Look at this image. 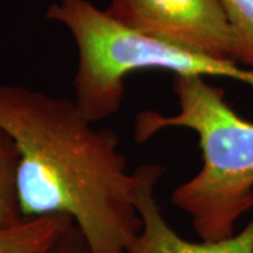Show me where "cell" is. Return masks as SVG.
Returning a JSON list of instances; mask_svg holds the SVG:
<instances>
[{"label":"cell","mask_w":253,"mask_h":253,"mask_svg":"<svg viewBox=\"0 0 253 253\" xmlns=\"http://www.w3.org/2000/svg\"><path fill=\"white\" fill-rule=\"evenodd\" d=\"M75 100L0 83V126L17 145L24 218L65 214L90 253H126L142 228L135 173L111 128H94Z\"/></svg>","instance_id":"6da1fadb"},{"label":"cell","mask_w":253,"mask_h":253,"mask_svg":"<svg viewBox=\"0 0 253 253\" xmlns=\"http://www.w3.org/2000/svg\"><path fill=\"white\" fill-rule=\"evenodd\" d=\"M179 111L165 116L142 111L134 136L142 144L166 128L197 132L201 169L172 193L201 241H221L235 234L238 219L253 208V123L238 116L221 87L203 76H173Z\"/></svg>","instance_id":"7a4b0ae2"},{"label":"cell","mask_w":253,"mask_h":253,"mask_svg":"<svg viewBox=\"0 0 253 253\" xmlns=\"http://www.w3.org/2000/svg\"><path fill=\"white\" fill-rule=\"evenodd\" d=\"M45 17L62 24L72 36L78 49L73 100L94 124L117 113L126 79L139 71L229 78L253 86V71L126 27L89 0H58Z\"/></svg>","instance_id":"3957f363"},{"label":"cell","mask_w":253,"mask_h":253,"mask_svg":"<svg viewBox=\"0 0 253 253\" xmlns=\"http://www.w3.org/2000/svg\"><path fill=\"white\" fill-rule=\"evenodd\" d=\"M106 11L139 33L235 62L234 33L219 0H110Z\"/></svg>","instance_id":"277c9868"},{"label":"cell","mask_w":253,"mask_h":253,"mask_svg":"<svg viewBox=\"0 0 253 253\" xmlns=\"http://www.w3.org/2000/svg\"><path fill=\"white\" fill-rule=\"evenodd\" d=\"M165 168L146 163L136 169L135 203L142 228L126 253H253V218L238 234L221 241L190 242L166 222L155 197Z\"/></svg>","instance_id":"5b68a950"},{"label":"cell","mask_w":253,"mask_h":253,"mask_svg":"<svg viewBox=\"0 0 253 253\" xmlns=\"http://www.w3.org/2000/svg\"><path fill=\"white\" fill-rule=\"evenodd\" d=\"M73 225L72 218L65 214L23 218L0 228V253H49Z\"/></svg>","instance_id":"8992f818"},{"label":"cell","mask_w":253,"mask_h":253,"mask_svg":"<svg viewBox=\"0 0 253 253\" xmlns=\"http://www.w3.org/2000/svg\"><path fill=\"white\" fill-rule=\"evenodd\" d=\"M17 145L10 134L0 126V228L23 219L18 204Z\"/></svg>","instance_id":"52a82bcc"},{"label":"cell","mask_w":253,"mask_h":253,"mask_svg":"<svg viewBox=\"0 0 253 253\" xmlns=\"http://www.w3.org/2000/svg\"><path fill=\"white\" fill-rule=\"evenodd\" d=\"M234 33V61L253 71V0H219Z\"/></svg>","instance_id":"ba28073f"},{"label":"cell","mask_w":253,"mask_h":253,"mask_svg":"<svg viewBox=\"0 0 253 253\" xmlns=\"http://www.w3.org/2000/svg\"><path fill=\"white\" fill-rule=\"evenodd\" d=\"M49 253H90V251L79 228L73 225L59 238Z\"/></svg>","instance_id":"9c48e42d"}]
</instances>
